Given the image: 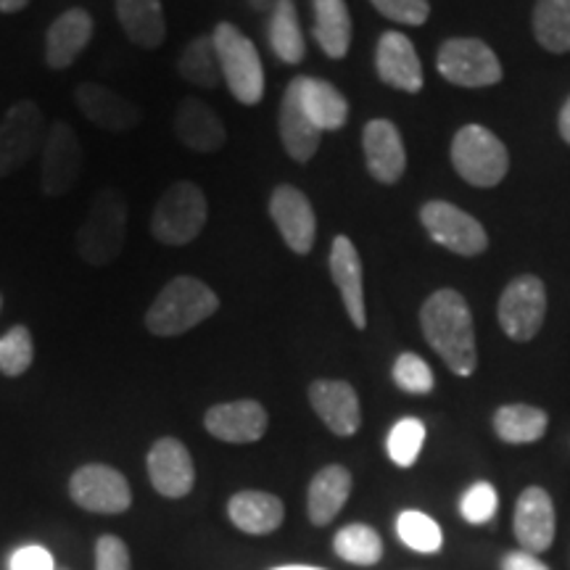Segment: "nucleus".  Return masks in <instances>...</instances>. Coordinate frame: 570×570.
I'll return each instance as SVG.
<instances>
[{
  "mask_svg": "<svg viewBox=\"0 0 570 570\" xmlns=\"http://www.w3.org/2000/svg\"><path fill=\"white\" fill-rule=\"evenodd\" d=\"M423 336L454 375L468 377L479 365L473 315L465 296L454 288H439L420 309Z\"/></svg>",
  "mask_w": 570,
  "mask_h": 570,
  "instance_id": "f257e3e1",
  "label": "nucleus"
},
{
  "mask_svg": "<svg viewBox=\"0 0 570 570\" xmlns=\"http://www.w3.org/2000/svg\"><path fill=\"white\" fill-rule=\"evenodd\" d=\"M219 309V298L204 281L180 275L161 288L146 315V327L154 336L173 338L194 331Z\"/></svg>",
  "mask_w": 570,
  "mask_h": 570,
  "instance_id": "f03ea898",
  "label": "nucleus"
},
{
  "mask_svg": "<svg viewBox=\"0 0 570 570\" xmlns=\"http://www.w3.org/2000/svg\"><path fill=\"white\" fill-rule=\"evenodd\" d=\"M127 240V202L117 188H104L92 198L77 230V252L90 267H106L122 254Z\"/></svg>",
  "mask_w": 570,
  "mask_h": 570,
  "instance_id": "7ed1b4c3",
  "label": "nucleus"
},
{
  "mask_svg": "<svg viewBox=\"0 0 570 570\" xmlns=\"http://www.w3.org/2000/svg\"><path fill=\"white\" fill-rule=\"evenodd\" d=\"M209 204L204 190L190 180H177L159 196L151 214V233L164 246H188L202 235Z\"/></svg>",
  "mask_w": 570,
  "mask_h": 570,
  "instance_id": "20e7f679",
  "label": "nucleus"
},
{
  "mask_svg": "<svg viewBox=\"0 0 570 570\" xmlns=\"http://www.w3.org/2000/svg\"><path fill=\"white\" fill-rule=\"evenodd\" d=\"M214 48H217L223 80L230 88L233 98L244 106H256L265 96V69H262L259 51L230 21L214 27Z\"/></svg>",
  "mask_w": 570,
  "mask_h": 570,
  "instance_id": "39448f33",
  "label": "nucleus"
},
{
  "mask_svg": "<svg viewBox=\"0 0 570 570\" xmlns=\"http://www.w3.org/2000/svg\"><path fill=\"white\" fill-rule=\"evenodd\" d=\"M452 164L465 183L475 188H494L508 175L510 154L487 127L465 125L452 140Z\"/></svg>",
  "mask_w": 570,
  "mask_h": 570,
  "instance_id": "423d86ee",
  "label": "nucleus"
},
{
  "mask_svg": "<svg viewBox=\"0 0 570 570\" xmlns=\"http://www.w3.org/2000/svg\"><path fill=\"white\" fill-rule=\"evenodd\" d=\"M439 75L460 88H491L502 80V63L479 38H452L439 48Z\"/></svg>",
  "mask_w": 570,
  "mask_h": 570,
  "instance_id": "0eeeda50",
  "label": "nucleus"
},
{
  "mask_svg": "<svg viewBox=\"0 0 570 570\" xmlns=\"http://www.w3.org/2000/svg\"><path fill=\"white\" fill-rule=\"evenodd\" d=\"M46 117L30 98L13 104L0 122V177L17 173L46 142Z\"/></svg>",
  "mask_w": 570,
  "mask_h": 570,
  "instance_id": "6e6552de",
  "label": "nucleus"
},
{
  "mask_svg": "<svg viewBox=\"0 0 570 570\" xmlns=\"http://www.w3.org/2000/svg\"><path fill=\"white\" fill-rule=\"evenodd\" d=\"M499 325L508 338L525 344L537 338L547 315V291L537 275H518L499 296Z\"/></svg>",
  "mask_w": 570,
  "mask_h": 570,
  "instance_id": "1a4fd4ad",
  "label": "nucleus"
},
{
  "mask_svg": "<svg viewBox=\"0 0 570 570\" xmlns=\"http://www.w3.org/2000/svg\"><path fill=\"white\" fill-rule=\"evenodd\" d=\"M69 497L82 510L98 512V515H122L132 504V491L125 475L117 468L98 465V462L75 470L69 481Z\"/></svg>",
  "mask_w": 570,
  "mask_h": 570,
  "instance_id": "9d476101",
  "label": "nucleus"
},
{
  "mask_svg": "<svg viewBox=\"0 0 570 570\" xmlns=\"http://www.w3.org/2000/svg\"><path fill=\"white\" fill-rule=\"evenodd\" d=\"M420 223L439 246L460 256H479L489 248V235L479 219L449 202L423 204Z\"/></svg>",
  "mask_w": 570,
  "mask_h": 570,
  "instance_id": "9b49d317",
  "label": "nucleus"
},
{
  "mask_svg": "<svg viewBox=\"0 0 570 570\" xmlns=\"http://www.w3.org/2000/svg\"><path fill=\"white\" fill-rule=\"evenodd\" d=\"M82 142L67 122H53L42 142V194L61 198L75 188L82 175Z\"/></svg>",
  "mask_w": 570,
  "mask_h": 570,
  "instance_id": "f8f14e48",
  "label": "nucleus"
},
{
  "mask_svg": "<svg viewBox=\"0 0 570 570\" xmlns=\"http://www.w3.org/2000/svg\"><path fill=\"white\" fill-rule=\"evenodd\" d=\"M269 217L294 254H309L317 238V217L309 198L294 185H277L269 196Z\"/></svg>",
  "mask_w": 570,
  "mask_h": 570,
  "instance_id": "ddd939ff",
  "label": "nucleus"
},
{
  "mask_svg": "<svg viewBox=\"0 0 570 570\" xmlns=\"http://www.w3.org/2000/svg\"><path fill=\"white\" fill-rule=\"evenodd\" d=\"M148 475H151L154 489L161 497L183 499L194 491L196 483L194 458L183 441L164 436L148 452Z\"/></svg>",
  "mask_w": 570,
  "mask_h": 570,
  "instance_id": "4468645a",
  "label": "nucleus"
},
{
  "mask_svg": "<svg viewBox=\"0 0 570 570\" xmlns=\"http://www.w3.org/2000/svg\"><path fill=\"white\" fill-rule=\"evenodd\" d=\"M267 410L254 399L214 404L204 417L206 431L225 444H254L267 433Z\"/></svg>",
  "mask_w": 570,
  "mask_h": 570,
  "instance_id": "2eb2a0df",
  "label": "nucleus"
},
{
  "mask_svg": "<svg viewBox=\"0 0 570 570\" xmlns=\"http://www.w3.org/2000/svg\"><path fill=\"white\" fill-rule=\"evenodd\" d=\"M512 531L525 552H544L554 541V504L541 487H529L515 502Z\"/></svg>",
  "mask_w": 570,
  "mask_h": 570,
  "instance_id": "dca6fc26",
  "label": "nucleus"
},
{
  "mask_svg": "<svg viewBox=\"0 0 570 570\" xmlns=\"http://www.w3.org/2000/svg\"><path fill=\"white\" fill-rule=\"evenodd\" d=\"M75 104L92 125L109 132H127L138 127L142 119L138 104L96 82L80 85L75 90Z\"/></svg>",
  "mask_w": 570,
  "mask_h": 570,
  "instance_id": "f3484780",
  "label": "nucleus"
},
{
  "mask_svg": "<svg viewBox=\"0 0 570 570\" xmlns=\"http://www.w3.org/2000/svg\"><path fill=\"white\" fill-rule=\"evenodd\" d=\"M309 404L336 436H354L362 425L360 396L346 381H315L309 386Z\"/></svg>",
  "mask_w": 570,
  "mask_h": 570,
  "instance_id": "a211bd4d",
  "label": "nucleus"
},
{
  "mask_svg": "<svg viewBox=\"0 0 570 570\" xmlns=\"http://www.w3.org/2000/svg\"><path fill=\"white\" fill-rule=\"evenodd\" d=\"M375 69L377 77L389 88L402 92L423 90V67H420L417 51L412 40L402 32H383L375 48Z\"/></svg>",
  "mask_w": 570,
  "mask_h": 570,
  "instance_id": "6ab92c4d",
  "label": "nucleus"
},
{
  "mask_svg": "<svg viewBox=\"0 0 570 570\" xmlns=\"http://www.w3.org/2000/svg\"><path fill=\"white\" fill-rule=\"evenodd\" d=\"M362 146H365L367 169L373 180L383 185L402 180L404 169H407V151H404L402 132L396 130L394 122H389V119L367 122L365 132H362Z\"/></svg>",
  "mask_w": 570,
  "mask_h": 570,
  "instance_id": "aec40b11",
  "label": "nucleus"
},
{
  "mask_svg": "<svg viewBox=\"0 0 570 570\" xmlns=\"http://www.w3.org/2000/svg\"><path fill=\"white\" fill-rule=\"evenodd\" d=\"M331 275L336 283L344 306L352 317L354 327L367 325V312H365V288H362V259L352 238L346 235H336L331 246Z\"/></svg>",
  "mask_w": 570,
  "mask_h": 570,
  "instance_id": "412c9836",
  "label": "nucleus"
},
{
  "mask_svg": "<svg viewBox=\"0 0 570 570\" xmlns=\"http://www.w3.org/2000/svg\"><path fill=\"white\" fill-rule=\"evenodd\" d=\"M175 132L183 146L198 154H214L225 146L227 132L223 119L212 106L198 98H183L175 111Z\"/></svg>",
  "mask_w": 570,
  "mask_h": 570,
  "instance_id": "4be33fe9",
  "label": "nucleus"
},
{
  "mask_svg": "<svg viewBox=\"0 0 570 570\" xmlns=\"http://www.w3.org/2000/svg\"><path fill=\"white\" fill-rule=\"evenodd\" d=\"M92 38V17L85 9H69L48 27L46 61L51 69H67Z\"/></svg>",
  "mask_w": 570,
  "mask_h": 570,
  "instance_id": "5701e85b",
  "label": "nucleus"
},
{
  "mask_svg": "<svg viewBox=\"0 0 570 570\" xmlns=\"http://www.w3.org/2000/svg\"><path fill=\"white\" fill-rule=\"evenodd\" d=\"M277 125H281L283 148L291 159L304 164L317 154L320 140H323V132H320L317 127L309 122V117H306L302 109V101H298L296 77L288 82V88H285V92H283L281 119H277Z\"/></svg>",
  "mask_w": 570,
  "mask_h": 570,
  "instance_id": "b1692460",
  "label": "nucleus"
},
{
  "mask_svg": "<svg viewBox=\"0 0 570 570\" xmlns=\"http://www.w3.org/2000/svg\"><path fill=\"white\" fill-rule=\"evenodd\" d=\"M298 88V101L309 122L317 127L320 132H333L341 130L348 119V104L344 92L333 88L331 82L320 80V77H296Z\"/></svg>",
  "mask_w": 570,
  "mask_h": 570,
  "instance_id": "393cba45",
  "label": "nucleus"
},
{
  "mask_svg": "<svg viewBox=\"0 0 570 570\" xmlns=\"http://www.w3.org/2000/svg\"><path fill=\"white\" fill-rule=\"evenodd\" d=\"M227 518L238 531L252 537H267L283 525L285 508L275 494L267 491H238L227 502Z\"/></svg>",
  "mask_w": 570,
  "mask_h": 570,
  "instance_id": "a878e982",
  "label": "nucleus"
},
{
  "mask_svg": "<svg viewBox=\"0 0 570 570\" xmlns=\"http://www.w3.org/2000/svg\"><path fill=\"white\" fill-rule=\"evenodd\" d=\"M352 494V473L344 465H327L312 479L306 491V515L312 525H327L344 510Z\"/></svg>",
  "mask_w": 570,
  "mask_h": 570,
  "instance_id": "bb28decb",
  "label": "nucleus"
},
{
  "mask_svg": "<svg viewBox=\"0 0 570 570\" xmlns=\"http://www.w3.org/2000/svg\"><path fill=\"white\" fill-rule=\"evenodd\" d=\"M117 17L135 46L154 51L164 42L167 21H164L161 0H117Z\"/></svg>",
  "mask_w": 570,
  "mask_h": 570,
  "instance_id": "cd10ccee",
  "label": "nucleus"
},
{
  "mask_svg": "<svg viewBox=\"0 0 570 570\" xmlns=\"http://www.w3.org/2000/svg\"><path fill=\"white\" fill-rule=\"evenodd\" d=\"M315 9V40L327 59H346L352 48V17L346 0H312Z\"/></svg>",
  "mask_w": 570,
  "mask_h": 570,
  "instance_id": "c85d7f7f",
  "label": "nucleus"
},
{
  "mask_svg": "<svg viewBox=\"0 0 570 570\" xmlns=\"http://www.w3.org/2000/svg\"><path fill=\"white\" fill-rule=\"evenodd\" d=\"M267 35H269V48H273V53L283 63L296 67V63L304 61L306 42L302 35V24H298L294 0H275Z\"/></svg>",
  "mask_w": 570,
  "mask_h": 570,
  "instance_id": "c756f323",
  "label": "nucleus"
},
{
  "mask_svg": "<svg viewBox=\"0 0 570 570\" xmlns=\"http://www.w3.org/2000/svg\"><path fill=\"white\" fill-rule=\"evenodd\" d=\"M550 417L531 404H504L494 412V431L504 444H533L547 433Z\"/></svg>",
  "mask_w": 570,
  "mask_h": 570,
  "instance_id": "7c9ffc66",
  "label": "nucleus"
},
{
  "mask_svg": "<svg viewBox=\"0 0 570 570\" xmlns=\"http://www.w3.org/2000/svg\"><path fill=\"white\" fill-rule=\"evenodd\" d=\"M533 35L550 53H570V0H537Z\"/></svg>",
  "mask_w": 570,
  "mask_h": 570,
  "instance_id": "2f4dec72",
  "label": "nucleus"
},
{
  "mask_svg": "<svg viewBox=\"0 0 570 570\" xmlns=\"http://www.w3.org/2000/svg\"><path fill=\"white\" fill-rule=\"evenodd\" d=\"M180 77L185 82L196 85V88L214 90L223 82V69H219L217 48H214L212 35H202V38L190 40L177 61Z\"/></svg>",
  "mask_w": 570,
  "mask_h": 570,
  "instance_id": "473e14b6",
  "label": "nucleus"
},
{
  "mask_svg": "<svg viewBox=\"0 0 570 570\" xmlns=\"http://www.w3.org/2000/svg\"><path fill=\"white\" fill-rule=\"evenodd\" d=\"M333 550H336L341 560L352 562V566L370 568L377 566L383 558V539L373 525L348 523L333 539Z\"/></svg>",
  "mask_w": 570,
  "mask_h": 570,
  "instance_id": "72a5a7b5",
  "label": "nucleus"
},
{
  "mask_svg": "<svg viewBox=\"0 0 570 570\" xmlns=\"http://www.w3.org/2000/svg\"><path fill=\"white\" fill-rule=\"evenodd\" d=\"M396 537L410 547L412 552L436 554L444 544L441 525L431 515L420 510H407L396 518Z\"/></svg>",
  "mask_w": 570,
  "mask_h": 570,
  "instance_id": "f704fd0d",
  "label": "nucleus"
},
{
  "mask_svg": "<svg viewBox=\"0 0 570 570\" xmlns=\"http://www.w3.org/2000/svg\"><path fill=\"white\" fill-rule=\"evenodd\" d=\"M423 444H425V425H423V420H417V417L399 420V423L391 428V433L386 439L389 458L399 468L415 465L420 452H423Z\"/></svg>",
  "mask_w": 570,
  "mask_h": 570,
  "instance_id": "c9c22d12",
  "label": "nucleus"
},
{
  "mask_svg": "<svg viewBox=\"0 0 570 570\" xmlns=\"http://www.w3.org/2000/svg\"><path fill=\"white\" fill-rule=\"evenodd\" d=\"M35 360V341L30 327L17 325L0 336V373L19 377L30 370Z\"/></svg>",
  "mask_w": 570,
  "mask_h": 570,
  "instance_id": "e433bc0d",
  "label": "nucleus"
},
{
  "mask_svg": "<svg viewBox=\"0 0 570 570\" xmlns=\"http://www.w3.org/2000/svg\"><path fill=\"white\" fill-rule=\"evenodd\" d=\"M394 383L407 394H431L436 381H433V370L417 354H399L394 362Z\"/></svg>",
  "mask_w": 570,
  "mask_h": 570,
  "instance_id": "4c0bfd02",
  "label": "nucleus"
},
{
  "mask_svg": "<svg viewBox=\"0 0 570 570\" xmlns=\"http://www.w3.org/2000/svg\"><path fill=\"white\" fill-rule=\"evenodd\" d=\"M497 508H499L497 489L491 487L489 481L473 483V487H470L465 494H462V502H460L462 518H465L470 525L489 523V520L497 515Z\"/></svg>",
  "mask_w": 570,
  "mask_h": 570,
  "instance_id": "58836bf2",
  "label": "nucleus"
},
{
  "mask_svg": "<svg viewBox=\"0 0 570 570\" xmlns=\"http://www.w3.org/2000/svg\"><path fill=\"white\" fill-rule=\"evenodd\" d=\"M370 3L386 19L407 27H423L428 17H431V3L428 0H370Z\"/></svg>",
  "mask_w": 570,
  "mask_h": 570,
  "instance_id": "ea45409f",
  "label": "nucleus"
},
{
  "mask_svg": "<svg viewBox=\"0 0 570 570\" xmlns=\"http://www.w3.org/2000/svg\"><path fill=\"white\" fill-rule=\"evenodd\" d=\"M96 570H130V550L119 537H101L96 544Z\"/></svg>",
  "mask_w": 570,
  "mask_h": 570,
  "instance_id": "a19ab883",
  "label": "nucleus"
},
{
  "mask_svg": "<svg viewBox=\"0 0 570 570\" xmlns=\"http://www.w3.org/2000/svg\"><path fill=\"white\" fill-rule=\"evenodd\" d=\"M11 570H53V558L42 547H24V550L13 552Z\"/></svg>",
  "mask_w": 570,
  "mask_h": 570,
  "instance_id": "79ce46f5",
  "label": "nucleus"
},
{
  "mask_svg": "<svg viewBox=\"0 0 570 570\" xmlns=\"http://www.w3.org/2000/svg\"><path fill=\"white\" fill-rule=\"evenodd\" d=\"M502 570H550L541 562L533 552H510L508 558L502 560Z\"/></svg>",
  "mask_w": 570,
  "mask_h": 570,
  "instance_id": "37998d69",
  "label": "nucleus"
},
{
  "mask_svg": "<svg viewBox=\"0 0 570 570\" xmlns=\"http://www.w3.org/2000/svg\"><path fill=\"white\" fill-rule=\"evenodd\" d=\"M560 135H562V140L568 142L570 146V98L566 101V106H562V111H560Z\"/></svg>",
  "mask_w": 570,
  "mask_h": 570,
  "instance_id": "c03bdc74",
  "label": "nucleus"
},
{
  "mask_svg": "<svg viewBox=\"0 0 570 570\" xmlns=\"http://www.w3.org/2000/svg\"><path fill=\"white\" fill-rule=\"evenodd\" d=\"M27 3H30V0H0V11L17 13L21 9H27Z\"/></svg>",
  "mask_w": 570,
  "mask_h": 570,
  "instance_id": "a18cd8bd",
  "label": "nucleus"
},
{
  "mask_svg": "<svg viewBox=\"0 0 570 570\" xmlns=\"http://www.w3.org/2000/svg\"><path fill=\"white\" fill-rule=\"evenodd\" d=\"M275 570H325V568H315V566H283V568H275Z\"/></svg>",
  "mask_w": 570,
  "mask_h": 570,
  "instance_id": "49530a36",
  "label": "nucleus"
},
{
  "mask_svg": "<svg viewBox=\"0 0 570 570\" xmlns=\"http://www.w3.org/2000/svg\"><path fill=\"white\" fill-rule=\"evenodd\" d=\"M256 9H265V6H273V0H252Z\"/></svg>",
  "mask_w": 570,
  "mask_h": 570,
  "instance_id": "de8ad7c7",
  "label": "nucleus"
},
{
  "mask_svg": "<svg viewBox=\"0 0 570 570\" xmlns=\"http://www.w3.org/2000/svg\"><path fill=\"white\" fill-rule=\"evenodd\" d=\"M0 304H3V298H0Z\"/></svg>",
  "mask_w": 570,
  "mask_h": 570,
  "instance_id": "09e8293b",
  "label": "nucleus"
}]
</instances>
